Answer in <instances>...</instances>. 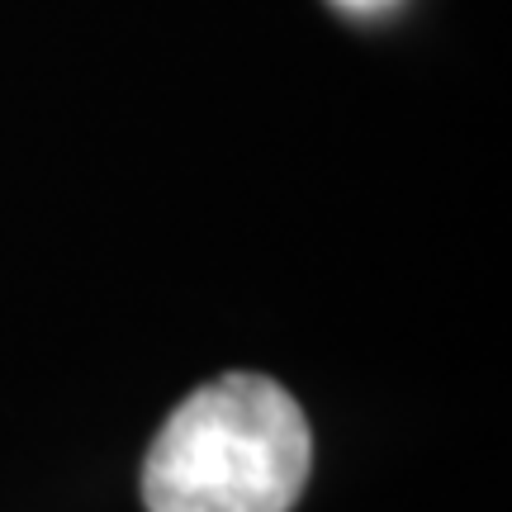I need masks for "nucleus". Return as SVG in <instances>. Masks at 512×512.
Segmentation results:
<instances>
[{"label":"nucleus","instance_id":"obj_2","mask_svg":"<svg viewBox=\"0 0 512 512\" xmlns=\"http://www.w3.org/2000/svg\"><path fill=\"white\" fill-rule=\"evenodd\" d=\"M337 5H347V10H380L389 0H337Z\"/></svg>","mask_w":512,"mask_h":512},{"label":"nucleus","instance_id":"obj_1","mask_svg":"<svg viewBox=\"0 0 512 512\" xmlns=\"http://www.w3.org/2000/svg\"><path fill=\"white\" fill-rule=\"evenodd\" d=\"M313 465L309 422L266 375L238 370L166 418L143 465L147 512H290Z\"/></svg>","mask_w":512,"mask_h":512}]
</instances>
